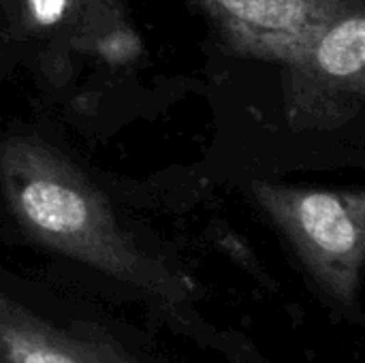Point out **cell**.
<instances>
[{"label":"cell","mask_w":365,"mask_h":363,"mask_svg":"<svg viewBox=\"0 0 365 363\" xmlns=\"http://www.w3.org/2000/svg\"><path fill=\"white\" fill-rule=\"evenodd\" d=\"M299 77L321 81L325 88L361 94L365 83V17L353 4L321 26L306 47L289 62Z\"/></svg>","instance_id":"cell-5"},{"label":"cell","mask_w":365,"mask_h":363,"mask_svg":"<svg viewBox=\"0 0 365 363\" xmlns=\"http://www.w3.org/2000/svg\"><path fill=\"white\" fill-rule=\"evenodd\" d=\"M248 53L291 62L351 0H199Z\"/></svg>","instance_id":"cell-3"},{"label":"cell","mask_w":365,"mask_h":363,"mask_svg":"<svg viewBox=\"0 0 365 363\" xmlns=\"http://www.w3.org/2000/svg\"><path fill=\"white\" fill-rule=\"evenodd\" d=\"M252 197L319 289L338 306L353 308L365 259L364 195L257 180Z\"/></svg>","instance_id":"cell-2"},{"label":"cell","mask_w":365,"mask_h":363,"mask_svg":"<svg viewBox=\"0 0 365 363\" xmlns=\"http://www.w3.org/2000/svg\"><path fill=\"white\" fill-rule=\"evenodd\" d=\"M0 190L19 229L36 244L180 310L195 285L150 257L122 229L105 195L51 145L13 137L0 145Z\"/></svg>","instance_id":"cell-1"},{"label":"cell","mask_w":365,"mask_h":363,"mask_svg":"<svg viewBox=\"0 0 365 363\" xmlns=\"http://www.w3.org/2000/svg\"><path fill=\"white\" fill-rule=\"evenodd\" d=\"M0 363H139L92 332L62 327L0 289Z\"/></svg>","instance_id":"cell-4"}]
</instances>
